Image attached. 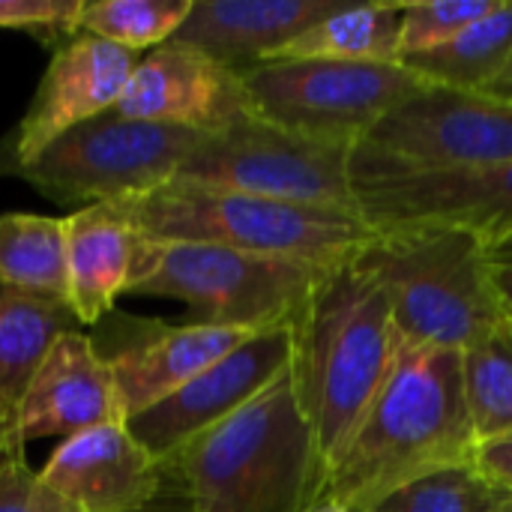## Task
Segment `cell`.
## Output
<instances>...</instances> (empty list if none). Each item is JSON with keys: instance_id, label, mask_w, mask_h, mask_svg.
<instances>
[{"instance_id": "obj_13", "label": "cell", "mask_w": 512, "mask_h": 512, "mask_svg": "<svg viewBox=\"0 0 512 512\" xmlns=\"http://www.w3.org/2000/svg\"><path fill=\"white\" fill-rule=\"evenodd\" d=\"M93 333V345L111 369L126 423L177 393L207 366L255 336L231 327H210L195 321L165 324L156 318H132L120 312H111L102 324L93 327Z\"/></svg>"}, {"instance_id": "obj_28", "label": "cell", "mask_w": 512, "mask_h": 512, "mask_svg": "<svg viewBox=\"0 0 512 512\" xmlns=\"http://www.w3.org/2000/svg\"><path fill=\"white\" fill-rule=\"evenodd\" d=\"M84 3L87 0H0V30H24L54 51L81 33Z\"/></svg>"}, {"instance_id": "obj_17", "label": "cell", "mask_w": 512, "mask_h": 512, "mask_svg": "<svg viewBox=\"0 0 512 512\" xmlns=\"http://www.w3.org/2000/svg\"><path fill=\"white\" fill-rule=\"evenodd\" d=\"M108 423H126L111 369L93 336L72 330L57 339L39 366L21 405L18 438L27 447L39 438H72Z\"/></svg>"}, {"instance_id": "obj_29", "label": "cell", "mask_w": 512, "mask_h": 512, "mask_svg": "<svg viewBox=\"0 0 512 512\" xmlns=\"http://www.w3.org/2000/svg\"><path fill=\"white\" fill-rule=\"evenodd\" d=\"M0 512H78L27 465L24 456L0 459Z\"/></svg>"}, {"instance_id": "obj_14", "label": "cell", "mask_w": 512, "mask_h": 512, "mask_svg": "<svg viewBox=\"0 0 512 512\" xmlns=\"http://www.w3.org/2000/svg\"><path fill=\"white\" fill-rule=\"evenodd\" d=\"M294 360V330L279 324L249 336L222 360L207 366L177 393L132 417L129 432L150 450L156 462H168L201 432L237 414L264 393Z\"/></svg>"}, {"instance_id": "obj_22", "label": "cell", "mask_w": 512, "mask_h": 512, "mask_svg": "<svg viewBox=\"0 0 512 512\" xmlns=\"http://www.w3.org/2000/svg\"><path fill=\"white\" fill-rule=\"evenodd\" d=\"M405 3L339 6L333 15L300 33L276 60H348V63H399Z\"/></svg>"}, {"instance_id": "obj_3", "label": "cell", "mask_w": 512, "mask_h": 512, "mask_svg": "<svg viewBox=\"0 0 512 512\" xmlns=\"http://www.w3.org/2000/svg\"><path fill=\"white\" fill-rule=\"evenodd\" d=\"M291 330L294 387L327 471L384 387L402 339L387 297L354 264L327 273Z\"/></svg>"}, {"instance_id": "obj_10", "label": "cell", "mask_w": 512, "mask_h": 512, "mask_svg": "<svg viewBox=\"0 0 512 512\" xmlns=\"http://www.w3.org/2000/svg\"><path fill=\"white\" fill-rule=\"evenodd\" d=\"M354 162L411 174L512 165V102L429 87L384 117Z\"/></svg>"}, {"instance_id": "obj_11", "label": "cell", "mask_w": 512, "mask_h": 512, "mask_svg": "<svg viewBox=\"0 0 512 512\" xmlns=\"http://www.w3.org/2000/svg\"><path fill=\"white\" fill-rule=\"evenodd\" d=\"M354 204L375 228L453 225L489 249L512 240V165L411 174L354 162Z\"/></svg>"}, {"instance_id": "obj_8", "label": "cell", "mask_w": 512, "mask_h": 512, "mask_svg": "<svg viewBox=\"0 0 512 512\" xmlns=\"http://www.w3.org/2000/svg\"><path fill=\"white\" fill-rule=\"evenodd\" d=\"M240 78L255 117L342 147L363 144L384 117L429 90L402 63L270 60Z\"/></svg>"}, {"instance_id": "obj_21", "label": "cell", "mask_w": 512, "mask_h": 512, "mask_svg": "<svg viewBox=\"0 0 512 512\" xmlns=\"http://www.w3.org/2000/svg\"><path fill=\"white\" fill-rule=\"evenodd\" d=\"M512 60V0L474 21L450 42L399 60L426 87L456 93H486Z\"/></svg>"}, {"instance_id": "obj_12", "label": "cell", "mask_w": 512, "mask_h": 512, "mask_svg": "<svg viewBox=\"0 0 512 512\" xmlns=\"http://www.w3.org/2000/svg\"><path fill=\"white\" fill-rule=\"evenodd\" d=\"M138 60L93 33H75L57 45L27 111L0 138V177H12L69 129L114 111Z\"/></svg>"}, {"instance_id": "obj_9", "label": "cell", "mask_w": 512, "mask_h": 512, "mask_svg": "<svg viewBox=\"0 0 512 512\" xmlns=\"http://www.w3.org/2000/svg\"><path fill=\"white\" fill-rule=\"evenodd\" d=\"M351 156L354 147L285 132L249 111L228 129L207 135L183 162L174 183L291 204L357 210Z\"/></svg>"}, {"instance_id": "obj_5", "label": "cell", "mask_w": 512, "mask_h": 512, "mask_svg": "<svg viewBox=\"0 0 512 512\" xmlns=\"http://www.w3.org/2000/svg\"><path fill=\"white\" fill-rule=\"evenodd\" d=\"M108 207L150 240L204 243L318 267L351 264L375 237V228L357 210L291 204L183 183H168L150 195Z\"/></svg>"}, {"instance_id": "obj_25", "label": "cell", "mask_w": 512, "mask_h": 512, "mask_svg": "<svg viewBox=\"0 0 512 512\" xmlns=\"http://www.w3.org/2000/svg\"><path fill=\"white\" fill-rule=\"evenodd\" d=\"M189 9L192 0H93L84 3L81 33L141 54L171 42Z\"/></svg>"}, {"instance_id": "obj_26", "label": "cell", "mask_w": 512, "mask_h": 512, "mask_svg": "<svg viewBox=\"0 0 512 512\" xmlns=\"http://www.w3.org/2000/svg\"><path fill=\"white\" fill-rule=\"evenodd\" d=\"M495 495L498 492L474 471V465H465L414 480L360 512H483Z\"/></svg>"}, {"instance_id": "obj_30", "label": "cell", "mask_w": 512, "mask_h": 512, "mask_svg": "<svg viewBox=\"0 0 512 512\" xmlns=\"http://www.w3.org/2000/svg\"><path fill=\"white\" fill-rule=\"evenodd\" d=\"M474 471L501 495H512V432L483 441L474 450Z\"/></svg>"}, {"instance_id": "obj_4", "label": "cell", "mask_w": 512, "mask_h": 512, "mask_svg": "<svg viewBox=\"0 0 512 512\" xmlns=\"http://www.w3.org/2000/svg\"><path fill=\"white\" fill-rule=\"evenodd\" d=\"M351 264L387 297L402 342L465 351L504 321L489 246L471 231L384 228Z\"/></svg>"}, {"instance_id": "obj_2", "label": "cell", "mask_w": 512, "mask_h": 512, "mask_svg": "<svg viewBox=\"0 0 512 512\" xmlns=\"http://www.w3.org/2000/svg\"><path fill=\"white\" fill-rule=\"evenodd\" d=\"M162 465L186 512H309L324 489V459L291 366Z\"/></svg>"}, {"instance_id": "obj_34", "label": "cell", "mask_w": 512, "mask_h": 512, "mask_svg": "<svg viewBox=\"0 0 512 512\" xmlns=\"http://www.w3.org/2000/svg\"><path fill=\"white\" fill-rule=\"evenodd\" d=\"M309 512H348L345 507H336V504H330V501H318L315 507Z\"/></svg>"}, {"instance_id": "obj_7", "label": "cell", "mask_w": 512, "mask_h": 512, "mask_svg": "<svg viewBox=\"0 0 512 512\" xmlns=\"http://www.w3.org/2000/svg\"><path fill=\"white\" fill-rule=\"evenodd\" d=\"M207 135L105 111L45 147L12 177L60 207H96L150 195L180 174Z\"/></svg>"}, {"instance_id": "obj_19", "label": "cell", "mask_w": 512, "mask_h": 512, "mask_svg": "<svg viewBox=\"0 0 512 512\" xmlns=\"http://www.w3.org/2000/svg\"><path fill=\"white\" fill-rule=\"evenodd\" d=\"M144 234L108 204L84 207L66 216L69 306L84 327L102 324L117 312L129 291Z\"/></svg>"}, {"instance_id": "obj_33", "label": "cell", "mask_w": 512, "mask_h": 512, "mask_svg": "<svg viewBox=\"0 0 512 512\" xmlns=\"http://www.w3.org/2000/svg\"><path fill=\"white\" fill-rule=\"evenodd\" d=\"M483 512H512V495H501V492H498L495 501H492Z\"/></svg>"}, {"instance_id": "obj_24", "label": "cell", "mask_w": 512, "mask_h": 512, "mask_svg": "<svg viewBox=\"0 0 512 512\" xmlns=\"http://www.w3.org/2000/svg\"><path fill=\"white\" fill-rule=\"evenodd\" d=\"M465 396L477 444L512 432V321L462 351Z\"/></svg>"}, {"instance_id": "obj_20", "label": "cell", "mask_w": 512, "mask_h": 512, "mask_svg": "<svg viewBox=\"0 0 512 512\" xmlns=\"http://www.w3.org/2000/svg\"><path fill=\"white\" fill-rule=\"evenodd\" d=\"M78 327L81 324L66 300L0 285V459L24 456L18 438L24 396L57 339Z\"/></svg>"}, {"instance_id": "obj_16", "label": "cell", "mask_w": 512, "mask_h": 512, "mask_svg": "<svg viewBox=\"0 0 512 512\" xmlns=\"http://www.w3.org/2000/svg\"><path fill=\"white\" fill-rule=\"evenodd\" d=\"M123 117L216 135L249 114L240 72L207 54L165 42L147 51L114 108Z\"/></svg>"}, {"instance_id": "obj_31", "label": "cell", "mask_w": 512, "mask_h": 512, "mask_svg": "<svg viewBox=\"0 0 512 512\" xmlns=\"http://www.w3.org/2000/svg\"><path fill=\"white\" fill-rule=\"evenodd\" d=\"M489 261H492V282H495V294L501 300L504 315L512 321V240L492 246L489 249Z\"/></svg>"}, {"instance_id": "obj_1", "label": "cell", "mask_w": 512, "mask_h": 512, "mask_svg": "<svg viewBox=\"0 0 512 512\" xmlns=\"http://www.w3.org/2000/svg\"><path fill=\"white\" fill-rule=\"evenodd\" d=\"M462 351L402 342L375 402L324 471L321 501L360 512L438 471L474 465Z\"/></svg>"}, {"instance_id": "obj_32", "label": "cell", "mask_w": 512, "mask_h": 512, "mask_svg": "<svg viewBox=\"0 0 512 512\" xmlns=\"http://www.w3.org/2000/svg\"><path fill=\"white\" fill-rule=\"evenodd\" d=\"M486 96H495V99H504V102H512V60L510 66L501 72V78L486 90Z\"/></svg>"}, {"instance_id": "obj_23", "label": "cell", "mask_w": 512, "mask_h": 512, "mask_svg": "<svg viewBox=\"0 0 512 512\" xmlns=\"http://www.w3.org/2000/svg\"><path fill=\"white\" fill-rule=\"evenodd\" d=\"M0 285L69 303L66 216H0Z\"/></svg>"}, {"instance_id": "obj_15", "label": "cell", "mask_w": 512, "mask_h": 512, "mask_svg": "<svg viewBox=\"0 0 512 512\" xmlns=\"http://www.w3.org/2000/svg\"><path fill=\"white\" fill-rule=\"evenodd\" d=\"M39 477L78 512H159L171 507L162 504L171 486L165 465L150 456L126 423L63 438Z\"/></svg>"}, {"instance_id": "obj_18", "label": "cell", "mask_w": 512, "mask_h": 512, "mask_svg": "<svg viewBox=\"0 0 512 512\" xmlns=\"http://www.w3.org/2000/svg\"><path fill=\"white\" fill-rule=\"evenodd\" d=\"M339 6L333 0H192L171 42L246 72L276 60L300 33Z\"/></svg>"}, {"instance_id": "obj_6", "label": "cell", "mask_w": 512, "mask_h": 512, "mask_svg": "<svg viewBox=\"0 0 512 512\" xmlns=\"http://www.w3.org/2000/svg\"><path fill=\"white\" fill-rule=\"evenodd\" d=\"M330 270L336 267L144 237L126 294L180 300L195 324L261 333L291 324Z\"/></svg>"}, {"instance_id": "obj_27", "label": "cell", "mask_w": 512, "mask_h": 512, "mask_svg": "<svg viewBox=\"0 0 512 512\" xmlns=\"http://www.w3.org/2000/svg\"><path fill=\"white\" fill-rule=\"evenodd\" d=\"M498 0H411L402 6V33H399V60L432 51L474 21L486 18Z\"/></svg>"}, {"instance_id": "obj_35", "label": "cell", "mask_w": 512, "mask_h": 512, "mask_svg": "<svg viewBox=\"0 0 512 512\" xmlns=\"http://www.w3.org/2000/svg\"><path fill=\"white\" fill-rule=\"evenodd\" d=\"M159 512H186V507H168V510H159Z\"/></svg>"}]
</instances>
